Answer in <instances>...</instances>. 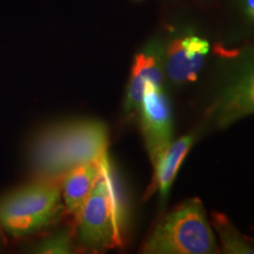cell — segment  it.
<instances>
[{
    "instance_id": "cell-1",
    "label": "cell",
    "mask_w": 254,
    "mask_h": 254,
    "mask_svg": "<svg viewBox=\"0 0 254 254\" xmlns=\"http://www.w3.org/2000/svg\"><path fill=\"white\" fill-rule=\"evenodd\" d=\"M101 173L77 218V241L82 249L105 251L125 245L129 226L128 200L107 153Z\"/></svg>"
},
{
    "instance_id": "cell-2",
    "label": "cell",
    "mask_w": 254,
    "mask_h": 254,
    "mask_svg": "<svg viewBox=\"0 0 254 254\" xmlns=\"http://www.w3.org/2000/svg\"><path fill=\"white\" fill-rule=\"evenodd\" d=\"M109 128L99 120L85 119L47 127L31 150L34 170L44 179L63 178L79 165L97 163L107 153Z\"/></svg>"
},
{
    "instance_id": "cell-3",
    "label": "cell",
    "mask_w": 254,
    "mask_h": 254,
    "mask_svg": "<svg viewBox=\"0 0 254 254\" xmlns=\"http://www.w3.org/2000/svg\"><path fill=\"white\" fill-rule=\"evenodd\" d=\"M141 253H220L201 200L187 199L165 215L145 240Z\"/></svg>"
},
{
    "instance_id": "cell-4",
    "label": "cell",
    "mask_w": 254,
    "mask_h": 254,
    "mask_svg": "<svg viewBox=\"0 0 254 254\" xmlns=\"http://www.w3.org/2000/svg\"><path fill=\"white\" fill-rule=\"evenodd\" d=\"M63 212L62 190L46 180L31 184L0 201V226L20 238L53 224Z\"/></svg>"
},
{
    "instance_id": "cell-5",
    "label": "cell",
    "mask_w": 254,
    "mask_h": 254,
    "mask_svg": "<svg viewBox=\"0 0 254 254\" xmlns=\"http://www.w3.org/2000/svg\"><path fill=\"white\" fill-rule=\"evenodd\" d=\"M254 114V51L240 58L232 69L211 110V118L219 128Z\"/></svg>"
},
{
    "instance_id": "cell-6",
    "label": "cell",
    "mask_w": 254,
    "mask_h": 254,
    "mask_svg": "<svg viewBox=\"0 0 254 254\" xmlns=\"http://www.w3.org/2000/svg\"><path fill=\"white\" fill-rule=\"evenodd\" d=\"M140 129L152 167L173 141V112L170 98L163 86L147 84L139 105Z\"/></svg>"
},
{
    "instance_id": "cell-7",
    "label": "cell",
    "mask_w": 254,
    "mask_h": 254,
    "mask_svg": "<svg viewBox=\"0 0 254 254\" xmlns=\"http://www.w3.org/2000/svg\"><path fill=\"white\" fill-rule=\"evenodd\" d=\"M211 45L195 33H182L165 43L164 68L171 84L176 86L196 80L204 67Z\"/></svg>"
},
{
    "instance_id": "cell-8",
    "label": "cell",
    "mask_w": 254,
    "mask_h": 254,
    "mask_svg": "<svg viewBox=\"0 0 254 254\" xmlns=\"http://www.w3.org/2000/svg\"><path fill=\"white\" fill-rule=\"evenodd\" d=\"M165 43L160 39H152L136 53L133 60L126 95L124 100V112L133 114L138 112L145 86H163L165 78L164 68Z\"/></svg>"
},
{
    "instance_id": "cell-9",
    "label": "cell",
    "mask_w": 254,
    "mask_h": 254,
    "mask_svg": "<svg viewBox=\"0 0 254 254\" xmlns=\"http://www.w3.org/2000/svg\"><path fill=\"white\" fill-rule=\"evenodd\" d=\"M196 140L195 133H189L183 138L171 142L166 151L159 158L158 163L153 167V179L147 190V196L159 192L160 204L165 205L170 190L172 187L179 168L185 160L186 155Z\"/></svg>"
},
{
    "instance_id": "cell-10",
    "label": "cell",
    "mask_w": 254,
    "mask_h": 254,
    "mask_svg": "<svg viewBox=\"0 0 254 254\" xmlns=\"http://www.w3.org/2000/svg\"><path fill=\"white\" fill-rule=\"evenodd\" d=\"M100 160L79 165L64 176L62 196L69 213L77 215L100 177Z\"/></svg>"
},
{
    "instance_id": "cell-11",
    "label": "cell",
    "mask_w": 254,
    "mask_h": 254,
    "mask_svg": "<svg viewBox=\"0 0 254 254\" xmlns=\"http://www.w3.org/2000/svg\"><path fill=\"white\" fill-rule=\"evenodd\" d=\"M212 226L218 233L220 252L226 254H254L252 241L243 236L225 214L218 212L212 213Z\"/></svg>"
},
{
    "instance_id": "cell-12",
    "label": "cell",
    "mask_w": 254,
    "mask_h": 254,
    "mask_svg": "<svg viewBox=\"0 0 254 254\" xmlns=\"http://www.w3.org/2000/svg\"><path fill=\"white\" fill-rule=\"evenodd\" d=\"M34 253L67 254L73 252V239L71 232L63 230L52 234L34 247Z\"/></svg>"
},
{
    "instance_id": "cell-13",
    "label": "cell",
    "mask_w": 254,
    "mask_h": 254,
    "mask_svg": "<svg viewBox=\"0 0 254 254\" xmlns=\"http://www.w3.org/2000/svg\"><path fill=\"white\" fill-rule=\"evenodd\" d=\"M240 7L247 20L254 24V0H240Z\"/></svg>"
}]
</instances>
